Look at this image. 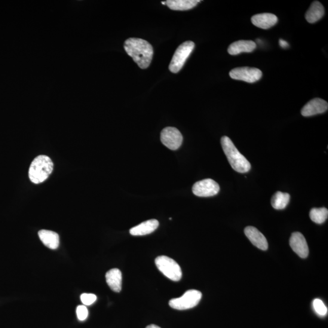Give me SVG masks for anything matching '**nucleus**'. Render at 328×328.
<instances>
[{
  "label": "nucleus",
  "instance_id": "f257e3e1",
  "mask_svg": "<svg viewBox=\"0 0 328 328\" xmlns=\"http://www.w3.org/2000/svg\"><path fill=\"white\" fill-rule=\"evenodd\" d=\"M124 49L140 68L146 69L150 66L153 56V48L150 43L141 39L130 38L125 42Z\"/></svg>",
  "mask_w": 328,
  "mask_h": 328
},
{
  "label": "nucleus",
  "instance_id": "f03ea898",
  "mask_svg": "<svg viewBox=\"0 0 328 328\" xmlns=\"http://www.w3.org/2000/svg\"><path fill=\"white\" fill-rule=\"evenodd\" d=\"M221 143L233 169L240 173H247L250 170V162L241 154L229 137L223 136L221 139Z\"/></svg>",
  "mask_w": 328,
  "mask_h": 328
},
{
  "label": "nucleus",
  "instance_id": "7ed1b4c3",
  "mask_svg": "<svg viewBox=\"0 0 328 328\" xmlns=\"http://www.w3.org/2000/svg\"><path fill=\"white\" fill-rule=\"evenodd\" d=\"M53 162L48 156H38L33 159L29 167V177L30 181L33 184L44 183L53 172Z\"/></svg>",
  "mask_w": 328,
  "mask_h": 328
},
{
  "label": "nucleus",
  "instance_id": "20e7f679",
  "mask_svg": "<svg viewBox=\"0 0 328 328\" xmlns=\"http://www.w3.org/2000/svg\"><path fill=\"white\" fill-rule=\"evenodd\" d=\"M155 263L159 271L171 280L177 281L181 279V269L178 264L170 257L159 256L156 258Z\"/></svg>",
  "mask_w": 328,
  "mask_h": 328
},
{
  "label": "nucleus",
  "instance_id": "39448f33",
  "mask_svg": "<svg viewBox=\"0 0 328 328\" xmlns=\"http://www.w3.org/2000/svg\"><path fill=\"white\" fill-rule=\"evenodd\" d=\"M195 44L192 41H187L179 46L174 53L170 63L169 70L171 72L177 73L183 68L195 48Z\"/></svg>",
  "mask_w": 328,
  "mask_h": 328
},
{
  "label": "nucleus",
  "instance_id": "423d86ee",
  "mask_svg": "<svg viewBox=\"0 0 328 328\" xmlns=\"http://www.w3.org/2000/svg\"><path fill=\"white\" fill-rule=\"evenodd\" d=\"M202 298V293L197 290H189L179 298L171 299L169 301L171 308L177 310H186L197 306Z\"/></svg>",
  "mask_w": 328,
  "mask_h": 328
},
{
  "label": "nucleus",
  "instance_id": "0eeeda50",
  "mask_svg": "<svg viewBox=\"0 0 328 328\" xmlns=\"http://www.w3.org/2000/svg\"><path fill=\"white\" fill-rule=\"evenodd\" d=\"M229 75L233 79L253 83L262 78L263 73L261 70L256 67H240L231 70Z\"/></svg>",
  "mask_w": 328,
  "mask_h": 328
},
{
  "label": "nucleus",
  "instance_id": "6e6552de",
  "mask_svg": "<svg viewBox=\"0 0 328 328\" xmlns=\"http://www.w3.org/2000/svg\"><path fill=\"white\" fill-rule=\"evenodd\" d=\"M218 184L211 179H205L197 182L193 186L192 192L199 197H210L218 194Z\"/></svg>",
  "mask_w": 328,
  "mask_h": 328
},
{
  "label": "nucleus",
  "instance_id": "1a4fd4ad",
  "mask_svg": "<svg viewBox=\"0 0 328 328\" xmlns=\"http://www.w3.org/2000/svg\"><path fill=\"white\" fill-rule=\"evenodd\" d=\"M161 140L163 145L168 149L176 150L182 145L183 137L177 128L166 127L161 131Z\"/></svg>",
  "mask_w": 328,
  "mask_h": 328
},
{
  "label": "nucleus",
  "instance_id": "9d476101",
  "mask_svg": "<svg viewBox=\"0 0 328 328\" xmlns=\"http://www.w3.org/2000/svg\"><path fill=\"white\" fill-rule=\"evenodd\" d=\"M327 108L328 103L325 100L320 98H315L303 107L301 113L305 117H309V116L322 114L327 112Z\"/></svg>",
  "mask_w": 328,
  "mask_h": 328
},
{
  "label": "nucleus",
  "instance_id": "9b49d317",
  "mask_svg": "<svg viewBox=\"0 0 328 328\" xmlns=\"http://www.w3.org/2000/svg\"><path fill=\"white\" fill-rule=\"evenodd\" d=\"M289 244L294 252L302 259L307 258L309 248L306 239L301 233L294 232L291 235Z\"/></svg>",
  "mask_w": 328,
  "mask_h": 328
},
{
  "label": "nucleus",
  "instance_id": "f8f14e48",
  "mask_svg": "<svg viewBox=\"0 0 328 328\" xmlns=\"http://www.w3.org/2000/svg\"><path fill=\"white\" fill-rule=\"evenodd\" d=\"M245 235L254 246L262 250L268 249V243L266 237L258 229L252 226L246 227L244 229Z\"/></svg>",
  "mask_w": 328,
  "mask_h": 328
},
{
  "label": "nucleus",
  "instance_id": "ddd939ff",
  "mask_svg": "<svg viewBox=\"0 0 328 328\" xmlns=\"http://www.w3.org/2000/svg\"><path fill=\"white\" fill-rule=\"evenodd\" d=\"M253 25L263 29H268L275 25L278 22V18L271 13H263L253 15L251 18Z\"/></svg>",
  "mask_w": 328,
  "mask_h": 328
},
{
  "label": "nucleus",
  "instance_id": "4468645a",
  "mask_svg": "<svg viewBox=\"0 0 328 328\" xmlns=\"http://www.w3.org/2000/svg\"><path fill=\"white\" fill-rule=\"evenodd\" d=\"M257 48L255 42L251 41H239L229 46L228 53L232 56H236L242 53H252Z\"/></svg>",
  "mask_w": 328,
  "mask_h": 328
},
{
  "label": "nucleus",
  "instance_id": "2eb2a0df",
  "mask_svg": "<svg viewBox=\"0 0 328 328\" xmlns=\"http://www.w3.org/2000/svg\"><path fill=\"white\" fill-rule=\"evenodd\" d=\"M159 223L158 220H150L144 222L140 225L134 227L130 230V233L133 236H143L152 234L158 228Z\"/></svg>",
  "mask_w": 328,
  "mask_h": 328
},
{
  "label": "nucleus",
  "instance_id": "dca6fc26",
  "mask_svg": "<svg viewBox=\"0 0 328 328\" xmlns=\"http://www.w3.org/2000/svg\"><path fill=\"white\" fill-rule=\"evenodd\" d=\"M39 237L45 246L55 250L59 246V235L53 231L42 230L39 232Z\"/></svg>",
  "mask_w": 328,
  "mask_h": 328
},
{
  "label": "nucleus",
  "instance_id": "f3484780",
  "mask_svg": "<svg viewBox=\"0 0 328 328\" xmlns=\"http://www.w3.org/2000/svg\"><path fill=\"white\" fill-rule=\"evenodd\" d=\"M106 281L111 289L116 293H120L122 290V272L119 269H112L106 272Z\"/></svg>",
  "mask_w": 328,
  "mask_h": 328
},
{
  "label": "nucleus",
  "instance_id": "a211bd4d",
  "mask_svg": "<svg viewBox=\"0 0 328 328\" xmlns=\"http://www.w3.org/2000/svg\"><path fill=\"white\" fill-rule=\"evenodd\" d=\"M324 14V9L321 3L318 1H315L312 3L307 12L305 14L306 20L309 23L317 22Z\"/></svg>",
  "mask_w": 328,
  "mask_h": 328
},
{
  "label": "nucleus",
  "instance_id": "6ab92c4d",
  "mask_svg": "<svg viewBox=\"0 0 328 328\" xmlns=\"http://www.w3.org/2000/svg\"><path fill=\"white\" fill-rule=\"evenodd\" d=\"M199 0H168L166 5L171 10L187 11L195 7Z\"/></svg>",
  "mask_w": 328,
  "mask_h": 328
},
{
  "label": "nucleus",
  "instance_id": "aec40b11",
  "mask_svg": "<svg viewBox=\"0 0 328 328\" xmlns=\"http://www.w3.org/2000/svg\"><path fill=\"white\" fill-rule=\"evenodd\" d=\"M290 195L287 193L276 192L271 199V205L275 209L282 210L287 207L290 201Z\"/></svg>",
  "mask_w": 328,
  "mask_h": 328
},
{
  "label": "nucleus",
  "instance_id": "412c9836",
  "mask_svg": "<svg viewBox=\"0 0 328 328\" xmlns=\"http://www.w3.org/2000/svg\"><path fill=\"white\" fill-rule=\"evenodd\" d=\"M311 220L312 222L321 225L326 222L328 216V210L324 207L313 208L309 213Z\"/></svg>",
  "mask_w": 328,
  "mask_h": 328
},
{
  "label": "nucleus",
  "instance_id": "4be33fe9",
  "mask_svg": "<svg viewBox=\"0 0 328 328\" xmlns=\"http://www.w3.org/2000/svg\"><path fill=\"white\" fill-rule=\"evenodd\" d=\"M313 307L315 312L320 316H324L327 313V308L321 300L316 299L314 300Z\"/></svg>",
  "mask_w": 328,
  "mask_h": 328
},
{
  "label": "nucleus",
  "instance_id": "5701e85b",
  "mask_svg": "<svg viewBox=\"0 0 328 328\" xmlns=\"http://www.w3.org/2000/svg\"><path fill=\"white\" fill-rule=\"evenodd\" d=\"M81 301L85 306H90L96 301L97 297L93 294H83L81 296Z\"/></svg>",
  "mask_w": 328,
  "mask_h": 328
},
{
  "label": "nucleus",
  "instance_id": "b1692460",
  "mask_svg": "<svg viewBox=\"0 0 328 328\" xmlns=\"http://www.w3.org/2000/svg\"><path fill=\"white\" fill-rule=\"evenodd\" d=\"M77 315L80 321L87 319L88 315V309L85 305H79L76 309Z\"/></svg>",
  "mask_w": 328,
  "mask_h": 328
},
{
  "label": "nucleus",
  "instance_id": "393cba45",
  "mask_svg": "<svg viewBox=\"0 0 328 328\" xmlns=\"http://www.w3.org/2000/svg\"><path fill=\"white\" fill-rule=\"evenodd\" d=\"M279 43H280V45L281 48H286L289 47V44H287V42L283 41V40L280 39V42Z\"/></svg>",
  "mask_w": 328,
  "mask_h": 328
},
{
  "label": "nucleus",
  "instance_id": "a878e982",
  "mask_svg": "<svg viewBox=\"0 0 328 328\" xmlns=\"http://www.w3.org/2000/svg\"><path fill=\"white\" fill-rule=\"evenodd\" d=\"M146 328H161V327L157 325H155V324H150V325L147 326Z\"/></svg>",
  "mask_w": 328,
  "mask_h": 328
},
{
  "label": "nucleus",
  "instance_id": "bb28decb",
  "mask_svg": "<svg viewBox=\"0 0 328 328\" xmlns=\"http://www.w3.org/2000/svg\"><path fill=\"white\" fill-rule=\"evenodd\" d=\"M162 5H166V2H162Z\"/></svg>",
  "mask_w": 328,
  "mask_h": 328
}]
</instances>
